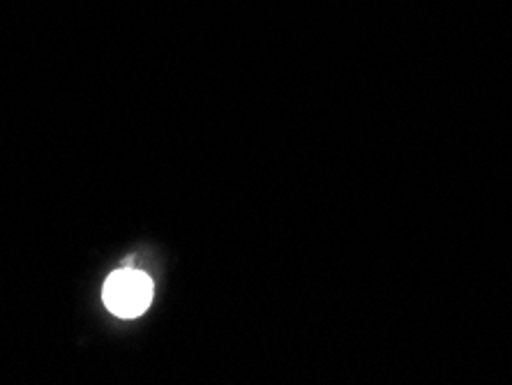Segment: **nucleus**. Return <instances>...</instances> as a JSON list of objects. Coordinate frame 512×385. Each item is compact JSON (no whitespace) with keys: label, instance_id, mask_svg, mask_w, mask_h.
Instances as JSON below:
<instances>
[{"label":"nucleus","instance_id":"nucleus-1","mask_svg":"<svg viewBox=\"0 0 512 385\" xmlns=\"http://www.w3.org/2000/svg\"><path fill=\"white\" fill-rule=\"evenodd\" d=\"M150 303H153V282L139 270H116L104 284V305L120 319H137Z\"/></svg>","mask_w":512,"mask_h":385}]
</instances>
